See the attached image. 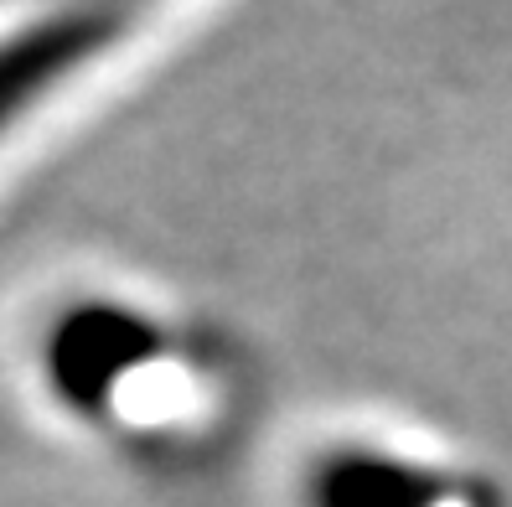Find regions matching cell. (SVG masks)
<instances>
[{
  "instance_id": "6da1fadb",
  "label": "cell",
  "mask_w": 512,
  "mask_h": 507,
  "mask_svg": "<svg viewBox=\"0 0 512 507\" xmlns=\"http://www.w3.org/2000/svg\"><path fill=\"white\" fill-rule=\"evenodd\" d=\"M114 37L109 11H57L0 42V130Z\"/></svg>"
}]
</instances>
